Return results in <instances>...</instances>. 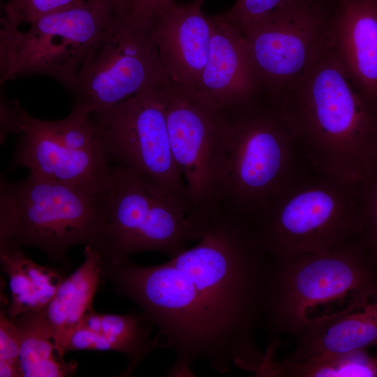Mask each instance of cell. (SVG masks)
<instances>
[{"instance_id":"cell-13","label":"cell","mask_w":377,"mask_h":377,"mask_svg":"<svg viewBox=\"0 0 377 377\" xmlns=\"http://www.w3.org/2000/svg\"><path fill=\"white\" fill-rule=\"evenodd\" d=\"M20 138L12 168H26L40 177L94 191L110 188V167L105 154L77 151L62 142L49 121L22 112Z\"/></svg>"},{"instance_id":"cell-20","label":"cell","mask_w":377,"mask_h":377,"mask_svg":"<svg viewBox=\"0 0 377 377\" xmlns=\"http://www.w3.org/2000/svg\"><path fill=\"white\" fill-rule=\"evenodd\" d=\"M13 321L19 334V367L23 377H66L75 374L77 362H66L57 355L45 309L24 313Z\"/></svg>"},{"instance_id":"cell-17","label":"cell","mask_w":377,"mask_h":377,"mask_svg":"<svg viewBox=\"0 0 377 377\" xmlns=\"http://www.w3.org/2000/svg\"><path fill=\"white\" fill-rule=\"evenodd\" d=\"M295 339V349L286 357L295 362L320 354L377 348V283L346 312Z\"/></svg>"},{"instance_id":"cell-15","label":"cell","mask_w":377,"mask_h":377,"mask_svg":"<svg viewBox=\"0 0 377 377\" xmlns=\"http://www.w3.org/2000/svg\"><path fill=\"white\" fill-rule=\"evenodd\" d=\"M204 0H175L151 15L152 38L170 83L193 90L207 64L212 20L201 10Z\"/></svg>"},{"instance_id":"cell-16","label":"cell","mask_w":377,"mask_h":377,"mask_svg":"<svg viewBox=\"0 0 377 377\" xmlns=\"http://www.w3.org/2000/svg\"><path fill=\"white\" fill-rule=\"evenodd\" d=\"M330 39L356 88L377 108V0H334Z\"/></svg>"},{"instance_id":"cell-27","label":"cell","mask_w":377,"mask_h":377,"mask_svg":"<svg viewBox=\"0 0 377 377\" xmlns=\"http://www.w3.org/2000/svg\"><path fill=\"white\" fill-rule=\"evenodd\" d=\"M20 338L12 319L1 309L0 313V361L19 367Z\"/></svg>"},{"instance_id":"cell-9","label":"cell","mask_w":377,"mask_h":377,"mask_svg":"<svg viewBox=\"0 0 377 377\" xmlns=\"http://www.w3.org/2000/svg\"><path fill=\"white\" fill-rule=\"evenodd\" d=\"M108 14L87 0L43 15L20 30L1 19L0 83L23 75L56 80L69 89Z\"/></svg>"},{"instance_id":"cell-5","label":"cell","mask_w":377,"mask_h":377,"mask_svg":"<svg viewBox=\"0 0 377 377\" xmlns=\"http://www.w3.org/2000/svg\"><path fill=\"white\" fill-rule=\"evenodd\" d=\"M0 247L29 246L68 270V250L82 244L98 251L108 214L110 188L94 191L29 173L1 178Z\"/></svg>"},{"instance_id":"cell-1","label":"cell","mask_w":377,"mask_h":377,"mask_svg":"<svg viewBox=\"0 0 377 377\" xmlns=\"http://www.w3.org/2000/svg\"><path fill=\"white\" fill-rule=\"evenodd\" d=\"M169 260L195 305L211 368L227 373L233 364L260 374L267 357L255 336L267 298L269 254L253 228L218 212L195 246Z\"/></svg>"},{"instance_id":"cell-31","label":"cell","mask_w":377,"mask_h":377,"mask_svg":"<svg viewBox=\"0 0 377 377\" xmlns=\"http://www.w3.org/2000/svg\"><path fill=\"white\" fill-rule=\"evenodd\" d=\"M1 377H21L22 373L18 366L9 362L0 361Z\"/></svg>"},{"instance_id":"cell-21","label":"cell","mask_w":377,"mask_h":377,"mask_svg":"<svg viewBox=\"0 0 377 377\" xmlns=\"http://www.w3.org/2000/svg\"><path fill=\"white\" fill-rule=\"evenodd\" d=\"M268 374L288 377H376L377 355L367 348L325 353L295 362L287 358L272 363Z\"/></svg>"},{"instance_id":"cell-26","label":"cell","mask_w":377,"mask_h":377,"mask_svg":"<svg viewBox=\"0 0 377 377\" xmlns=\"http://www.w3.org/2000/svg\"><path fill=\"white\" fill-rule=\"evenodd\" d=\"M359 189L364 213L360 239L377 265V166Z\"/></svg>"},{"instance_id":"cell-10","label":"cell","mask_w":377,"mask_h":377,"mask_svg":"<svg viewBox=\"0 0 377 377\" xmlns=\"http://www.w3.org/2000/svg\"><path fill=\"white\" fill-rule=\"evenodd\" d=\"M169 85L147 89L91 118L110 164L140 175L191 207L170 146L165 113Z\"/></svg>"},{"instance_id":"cell-19","label":"cell","mask_w":377,"mask_h":377,"mask_svg":"<svg viewBox=\"0 0 377 377\" xmlns=\"http://www.w3.org/2000/svg\"><path fill=\"white\" fill-rule=\"evenodd\" d=\"M0 264L9 280L11 301L5 311L12 320L45 309L66 277L57 269L34 263L21 248L0 247Z\"/></svg>"},{"instance_id":"cell-14","label":"cell","mask_w":377,"mask_h":377,"mask_svg":"<svg viewBox=\"0 0 377 377\" xmlns=\"http://www.w3.org/2000/svg\"><path fill=\"white\" fill-rule=\"evenodd\" d=\"M210 48L195 98L217 112L260 99L265 96L246 40L232 25L214 15Z\"/></svg>"},{"instance_id":"cell-6","label":"cell","mask_w":377,"mask_h":377,"mask_svg":"<svg viewBox=\"0 0 377 377\" xmlns=\"http://www.w3.org/2000/svg\"><path fill=\"white\" fill-rule=\"evenodd\" d=\"M324 177L288 184L269 205L254 228L269 254L321 253L360 239L364 228L360 186Z\"/></svg>"},{"instance_id":"cell-4","label":"cell","mask_w":377,"mask_h":377,"mask_svg":"<svg viewBox=\"0 0 377 377\" xmlns=\"http://www.w3.org/2000/svg\"><path fill=\"white\" fill-rule=\"evenodd\" d=\"M216 112L217 212L255 226L288 184L295 141L265 96Z\"/></svg>"},{"instance_id":"cell-7","label":"cell","mask_w":377,"mask_h":377,"mask_svg":"<svg viewBox=\"0 0 377 377\" xmlns=\"http://www.w3.org/2000/svg\"><path fill=\"white\" fill-rule=\"evenodd\" d=\"M207 226L186 202L140 175L111 164L108 219L98 249L103 263L144 251L172 258L198 241Z\"/></svg>"},{"instance_id":"cell-29","label":"cell","mask_w":377,"mask_h":377,"mask_svg":"<svg viewBox=\"0 0 377 377\" xmlns=\"http://www.w3.org/2000/svg\"><path fill=\"white\" fill-rule=\"evenodd\" d=\"M102 8L109 16L130 17L139 14V0H87Z\"/></svg>"},{"instance_id":"cell-25","label":"cell","mask_w":377,"mask_h":377,"mask_svg":"<svg viewBox=\"0 0 377 377\" xmlns=\"http://www.w3.org/2000/svg\"><path fill=\"white\" fill-rule=\"evenodd\" d=\"M80 0H5L1 19L20 27L38 18L70 7Z\"/></svg>"},{"instance_id":"cell-3","label":"cell","mask_w":377,"mask_h":377,"mask_svg":"<svg viewBox=\"0 0 377 377\" xmlns=\"http://www.w3.org/2000/svg\"><path fill=\"white\" fill-rule=\"evenodd\" d=\"M269 255L262 325L271 343L346 312L377 283V265L360 239L321 253Z\"/></svg>"},{"instance_id":"cell-8","label":"cell","mask_w":377,"mask_h":377,"mask_svg":"<svg viewBox=\"0 0 377 377\" xmlns=\"http://www.w3.org/2000/svg\"><path fill=\"white\" fill-rule=\"evenodd\" d=\"M169 84L152 38L151 15L110 16L68 90L74 98L72 108L92 114Z\"/></svg>"},{"instance_id":"cell-30","label":"cell","mask_w":377,"mask_h":377,"mask_svg":"<svg viewBox=\"0 0 377 377\" xmlns=\"http://www.w3.org/2000/svg\"><path fill=\"white\" fill-rule=\"evenodd\" d=\"M174 0H139V13L155 11Z\"/></svg>"},{"instance_id":"cell-2","label":"cell","mask_w":377,"mask_h":377,"mask_svg":"<svg viewBox=\"0 0 377 377\" xmlns=\"http://www.w3.org/2000/svg\"><path fill=\"white\" fill-rule=\"evenodd\" d=\"M270 107L324 177L359 187L377 166V108L356 88L330 38Z\"/></svg>"},{"instance_id":"cell-12","label":"cell","mask_w":377,"mask_h":377,"mask_svg":"<svg viewBox=\"0 0 377 377\" xmlns=\"http://www.w3.org/2000/svg\"><path fill=\"white\" fill-rule=\"evenodd\" d=\"M165 113L173 158L191 207L199 221L207 223L217 212V112L198 101L192 90L170 83Z\"/></svg>"},{"instance_id":"cell-24","label":"cell","mask_w":377,"mask_h":377,"mask_svg":"<svg viewBox=\"0 0 377 377\" xmlns=\"http://www.w3.org/2000/svg\"><path fill=\"white\" fill-rule=\"evenodd\" d=\"M297 0H237L223 14L214 15L240 31L276 11L292 5Z\"/></svg>"},{"instance_id":"cell-11","label":"cell","mask_w":377,"mask_h":377,"mask_svg":"<svg viewBox=\"0 0 377 377\" xmlns=\"http://www.w3.org/2000/svg\"><path fill=\"white\" fill-rule=\"evenodd\" d=\"M333 5L334 0H297L241 31L267 97L300 77L325 47Z\"/></svg>"},{"instance_id":"cell-23","label":"cell","mask_w":377,"mask_h":377,"mask_svg":"<svg viewBox=\"0 0 377 377\" xmlns=\"http://www.w3.org/2000/svg\"><path fill=\"white\" fill-rule=\"evenodd\" d=\"M85 350H111L124 353L128 359V366L120 376H131L143 360L138 352L126 341L114 336L78 327L69 340L66 352Z\"/></svg>"},{"instance_id":"cell-22","label":"cell","mask_w":377,"mask_h":377,"mask_svg":"<svg viewBox=\"0 0 377 377\" xmlns=\"http://www.w3.org/2000/svg\"><path fill=\"white\" fill-rule=\"evenodd\" d=\"M154 325L141 312L124 315L96 312L93 308L84 315L79 327L116 337L132 346L144 359L151 351L161 348L151 332Z\"/></svg>"},{"instance_id":"cell-28","label":"cell","mask_w":377,"mask_h":377,"mask_svg":"<svg viewBox=\"0 0 377 377\" xmlns=\"http://www.w3.org/2000/svg\"><path fill=\"white\" fill-rule=\"evenodd\" d=\"M23 109L16 101H7L1 96V144L10 133L20 134Z\"/></svg>"},{"instance_id":"cell-18","label":"cell","mask_w":377,"mask_h":377,"mask_svg":"<svg viewBox=\"0 0 377 377\" xmlns=\"http://www.w3.org/2000/svg\"><path fill=\"white\" fill-rule=\"evenodd\" d=\"M82 264L66 276L51 302L45 308L58 357L64 359L69 340L92 308L101 283L103 260L96 249L87 246Z\"/></svg>"}]
</instances>
